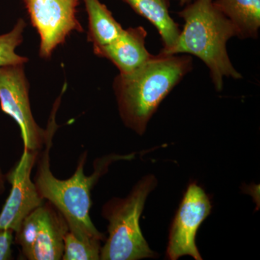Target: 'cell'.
I'll return each instance as SVG.
<instances>
[{"mask_svg":"<svg viewBox=\"0 0 260 260\" xmlns=\"http://www.w3.org/2000/svg\"><path fill=\"white\" fill-rule=\"evenodd\" d=\"M158 185L153 174L137 182L125 198H114L102 208V216L109 221V237L102 246L100 259L138 260L155 258L140 226V218L150 193Z\"/></svg>","mask_w":260,"mask_h":260,"instance_id":"4","label":"cell"},{"mask_svg":"<svg viewBox=\"0 0 260 260\" xmlns=\"http://www.w3.org/2000/svg\"><path fill=\"white\" fill-rule=\"evenodd\" d=\"M54 134L49 137L44 148L37 155V170L34 183L41 196L54 205L63 215L70 232L77 237L91 238L104 241V234L97 230L90 216L91 190L101 177L107 174L113 162L131 160L134 154L121 155L109 154L96 159L90 176L84 173L87 153L82 154L75 172L69 179L61 180L54 177L50 169L49 153Z\"/></svg>","mask_w":260,"mask_h":260,"instance_id":"2","label":"cell"},{"mask_svg":"<svg viewBox=\"0 0 260 260\" xmlns=\"http://www.w3.org/2000/svg\"><path fill=\"white\" fill-rule=\"evenodd\" d=\"M137 14L143 17L158 30L164 47L167 50L174 45L181 30L170 15L171 0H121Z\"/></svg>","mask_w":260,"mask_h":260,"instance_id":"11","label":"cell"},{"mask_svg":"<svg viewBox=\"0 0 260 260\" xmlns=\"http://www.w3.org/2000/svg\"><path fill=\"white\" fill-rule=\"evenodd\" d=\"M214 0H193L178 13L184 20L183 30L174 45L160 50L164 55L191 54L208 67L218 91L223 90L225 78L241 79L227 51V42L237 37L232 22L214 5Z\"/></svg>","mask_w":260,"mask_h":260,"instance_id":"3","label":"cell"},{"mask_svg":"<svg viewBox=\"0 0 260 260\" xmlns=\"http://www.w3.org/2000/svg\"><path fill=\"white\" fill-rule=\"evenodd\" d=\"M193 0H180V5L181 6H184L188 3H191Z\"/></svg>","mask_w":260,"mask_h":260,"instance_id":"18","label":"cell"},{"mask_svg":"<svg viewBox=\"0 0 260 260\" xmlns=\"http://www.w3.org/2000/svg\"><path fill=\"white\" fill-rule=\"evenodd\" d=\"M69 231L63 215L51 203H44L26 217L15 232V242L28 260H59Z\"/></svg>","mask_w":260,"mask_h":260,"instance_id":"6","label":"cell"},{"mask_svg":"<svg viewBox=\"0 0 260 260\" xmlns=\"http://www.w3.org/2000/svg\"><path fill=\"white\" fill-rule=\"evenodd\" d=\"M26 25L23 18L18 19L10 32L0 35V68L8 65L25 64L28 62V58L19 55L15 51L17 47L23 43V32Z\"/></svg>","mask_w":260,"mask_h":260,"instance_id":"15","label":"cell"},{"mask_svg":"<svg viewBox=\"0 0 260 260\" xmlns=\"http://www.w3.org/2000/svg\"><path fill=\"white\" fill-rule=\"evenodd\" d=\"M61 96L54 104L49 125L47 129H43L32 116L25 64L8 65L0 68V107L5 114L11 116L18 124L24 148L34 152L40 151L49 137L55 134L59 127L55 116Z\"/></svg>","mask_w":260,"mask_h":260,"instance_id":"5","label":"cell"},{"mask_svg":"<svg viewBox=\"0 0 260 260\" xmlns=\"http://www.w3.org/2000/svg\"><path fill=\"white\" fill-rule=\"evenodd\" d=\"M235 27L241 39H256L260 28V0H214Z\"/></svg>","mask_w":260,"mask_h":260,"instance_id":"12","label":"cell"},{"mask_svg":"<svg viewBox=\"0 0 260 260\" xmlns=\"http://www.w3.org/2000/svg\"><path fill=\"white\" fill-rule=\"evenodd\" d=\"M40 37L39 56L49 59L73 32L85 31L78 20L81 0H22Z\"/></svg>","mask_w":260,"mask_h":260,"instance_id":"7","label":"cell"},{"mask_svg":"<svg viewBox=\"0 0 260 260\" xmlns=\"http://www.w3.org/2000/svg\"><path fill=\"white\" fill-rule=\"evenodd\" d=\"M39 152L24 148L20 160L7 175L12 188L0 213V230L10 229L16 232L24 219L44 203L30 179Z\"/></svg>","mask_w":260,"mask_h":260,"instance_id":"9","label":"cell"},{"mask_svg":"<svg viewBox=\"0 0 260 260\" xmlns=\"http://www.w3.org/2000/svg\"><path fill=\"white\" fill-rule=\"evenodd\" d=\"M88 15L87 40L93 48L107 45L119 37L124 28L100 0H82Z\"/></svg>","mask_w":260,"mask_h":260,"instance_id":"13","label":"cell"},{"mask_svg":"<svg viewBox=\"0 0 260 260\" xmlns=\"http://www.w3.org/2000/svg\"><path fill=\"white\" fill-rule=\"evenodd\" d=\"M5 176L2 173L1 169H0V194L4 191L5 189Z\"/></svg>","mask_w":260,"mask_h":260,"instance_id":"17","label":"cell"},{"mask_svg":"<svg viewBox=\"0 0 260 260\" xmlns=\"http://www.w3.org/2000/svg\"><path fill=\"white\" fill-rule=\"evenodd\" d=\"M192 68L188 54H158L132 73H119L113 89L124 125L140 136L144 134L162 101Z\"/></svg>","mask_w":260,"mask_h":260,"instance_id":"1","label":"cell"},{"mask_svg":"<svg viewBox=\"0 0 260 260\" xmlns=\"http://www.w3.org/2000/svg\"><path fill=\"white\" fill-rule=\"evenodd\" d=\"M147 35L143 26L124 29L114 42L93 48L94 54L112 62L120 74H128L153 57L145 47Z\"/></svg>","mask_w":260,"mask_h":260,"instance_id":"10","label":"cell"},{"mask_svg":"<svg viewBox=\"0 0 260 260\" xmlns=\"http://www.w3.org/2000/svg\"><path fill=\"white\" fill-rule=\"evenodd\" d=\"M13 233L14 232L10 229L0 230V260L12 259Z\"/></svg>","mask_w":260,"mask_h":260,"instance_id":"16","label":"cell"},{"mask_svg":"<svg viewBox=\"0 0 260 260\" xmlns=\"http://www.w3.org/2000/svg\"><path fill=\"white\" fill-rule=\"evenodd\" d=\"M102 241L91 238L77 237L68 231L64 238L63 260H99Z\"/></svg>","mask_w":260,"mask_h":260,"instance_id":"14","label":"cell"},{"mask_svg":"<svg viewBox=\"0 0 260 260\" xmlns=\"http://www.w3.org/2000/svg\"><path fill=\"white\" fill-rule=\"evenodd\" d=\"M209 198L195 183L189 184L173 220L167 250L168 259L177 260L189 255L202 260L195 239L197 232L211 212Z\"/></svg>","mask_w":260,"mask_h":260,"instance_id":"8","label":"cell"}]
</instances>
